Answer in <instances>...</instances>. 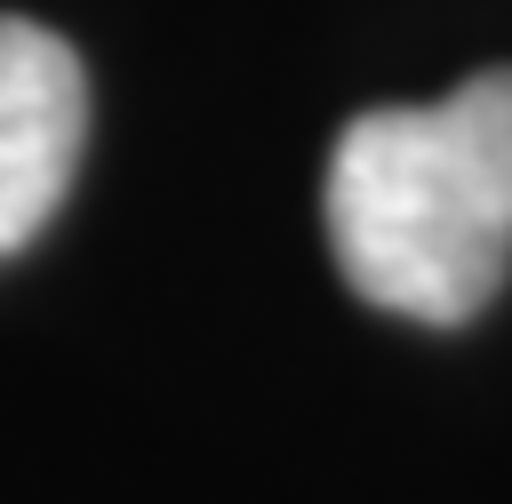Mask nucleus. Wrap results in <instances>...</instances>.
<instances>
[{
    "instance_id": "1",
    "label": "nucleus",
    "mask_w": 512,
    "mask_h": 504,
    "mask_svg": "<svg viewBox=\"0 0 512 504\" xmlns=\"http://www.w3.org/2000/svg\"><path fill=\"white\" fill-rule=\"evenodd\" d=\"M320 216L360 304L416 328L488 312L512 272V72L360 112L328 152Z\"/></svg>"
},
{
    "instance_id": "2",
    "label": "nucleus",
    "mask_w": 512,
    "mask_h": 504,
    "mask_svg": "<svg viewBox=\"0 0 512 504\" xmlns=\"http://www.w3.org/2000/svg\"><path fill=\"white\" fill-rule=\"evenodd\" d=\"M88 144L80 56L24 16H0V264L48 232Z\"/></svg>"
}]
</instances>
